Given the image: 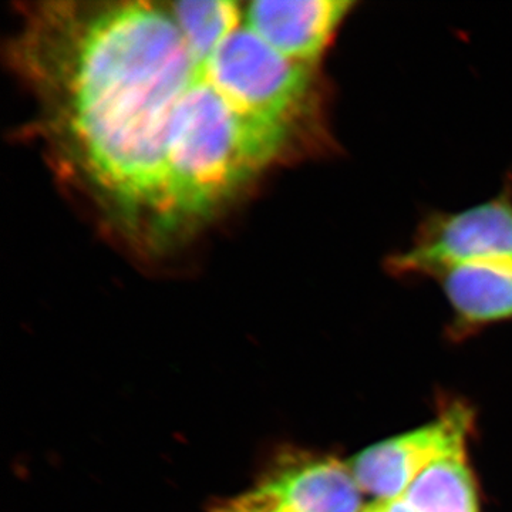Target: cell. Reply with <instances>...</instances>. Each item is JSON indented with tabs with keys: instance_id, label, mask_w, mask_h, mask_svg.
<instances>
[{
	"instance_id": "cell-1",
	"label": "cell",
	"mask_w": 512,
	"mask_h": 512,
	"mask_svg": "<svg viewBox=\"0 0 512 512\" xmlns=\"http://www.w3.org/2000/svg\"><path fill=\"white\" fill-rule=\"evenodd\" d=\"M57 164L138 247L184 238L185 164L228 100L168 2H46L12 50Z\"/></svg>"
},
{
	"instance_id": "cell-2",
	"label": "cell",
	"mask_w": 512,
	"mask_h": 512,
	"mask_svg": "<svg viewBox=\"0 0 512 512\" xmlns=\"http://www.w3.org/2000/svg\"><path fill=\"white\" fill-rule=\"evenodd\" d=\"M512 259V183L474 207L427 215L412 244L386 259L397 276H431L461 265Z\"/></svg>"
},
{
	"instance_id": "cell-3",
	"label": "cell",
	"mask_w": 512,
	"mask_h": 512,
	"mask_svg": "<svg viewBox=\"0 0 512 512\" xmlns=\"http://www.w3.org/2000/svg\"><path fill=\"white\" fill-rule=\"evenodd\" d=\"M471 426L470 410L454 404L426 426L365 448L349 461L350 470L362 493L400 497L434 463L466 453Z\"/></svg>"
},
{
	"instance_id": "cell-4",
	"label": "cell",
	"mask_w": 512,
	"mask_h": 512,
	"mask_svg": "<svg viewBox=\"0 0 512 512\" xmlns=\"http://www.w3.org/2000/svg\"><path fill=\"white\" fill-rule=\"evenodd\" d=\"M256 487L292 512H362V490L349 464L332 456L284 448Z\"/></svg>"
},
{
	"instance_id": "cell-5",
	"label": "cell",
	"mask_w": 512,
	"mask_h": 512,
	"mask_svg": "<svg viewBox=\"0 0 512 512\" xmlns=\"http://www.w3.org/2000/svg\"><path fill=\"white\" fill-rule=\"evenodd\" d=\"M355 6L352 0H254L244 2V18L281 55L320 66Z\"/></svg>"
},
{
	"instance_id": "cell-6",
	"label": "cell",
	"mask_w": 512,
	"mask_h": 512,
	"mask_svg": "<svg viewBox=\"0 0 512 512\" xmlns=\"http://www.w3.org/2000/svg\"><path fill=\"white\" fill-rule=\"evenodd\" d=\"M434 279L450 303L456 330L512 320V259L456 266Z\"/></svg>"
},
{
	"instance_id": "cell-7",
	"label": "cell",
	"mask_w": 512,
	"mask_h": 512,
	"mask_svg": "<svg viewBox=\"0 0 512 512\" xmlns=\"http://www.w3.org/2000/svg\"><path fill=\"white\" fill-rule=\"evenodd\" d=\"M403 495L419 512H480L467 453L437 461Z\"/></svg>"
},
{
	"instance_id": "cell-8",
	"label": "cell",
	"mask_w": 512,
	"mask_h": 512,
	"mask_svg": "<svg viewBox=\"0 0 512 512\" xmlns=\"http://www.w3.org/2000/svg\"><path fill=\"white\" fill-rule=\"evenodd\" d=\"M211 512H292L274 495L266 493L261 488H254L247 493L217 501L212 505Z\"/></svg>"
},
{
	"instance_id": "cell-9",
	"label": "cell",
	"mask_w": 512,
	"mask_h": 512,
	"mask_svg": "<svg viewBox=\"0 0 512 512\" xmlns=\"http://www.w3.org/2000/svg\"><path fill=\"white\" fill-rule=\"evenodd\" d=\"M369 507L372 512H419L407 501L404 495L389 498V500H376Z\"/></svg>"
},
{
	"instance_id": "cell-10",
	"label": "cell",
	"mask_w": 512,
	"mask_h": 512,
	"mask_svg": "<svg viewBox=\"0 0 512 512\" xmlns=\"http://www.w3.org/2000/svg\"><path fill=\"white\" fill-rule=\"evenodd\" d=\"M362 512H372V510H370L369 505H367V507L363 508Z\"/></svg>"
}]
</instances>
